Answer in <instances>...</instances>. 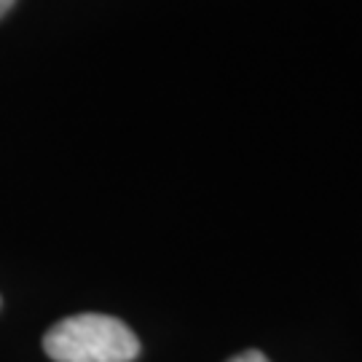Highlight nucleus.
<instances>
[{"instance_id": "obj_2", "label": "nucleus", "mask_w": 362, "mask_h": 362, "mask_svg": "<svg viewBox=\"0 0 362 362\" xmlns=\"http://www.w3.org/2000/svg\"><path fill=\"white\" fill-rule=\"evenodd\" d=\"M228 362H272L263 351H258V349H247V351H242V354H233L231 360Z\"/></svg>"}, {"instance_id": "obj_3", "label": "nucleus", "mask_w": 362, "mask_h": 362, "mask_svg": "<svg viewBox=\"0 0 362 362\" xmlns=\"http://www.w3.org/2000/svg\"><path fill=\"white\" fill-rule=\"evenodd\" d=\"M13 3H16V0H0V19H3V16H6L8 11H11Z\"/></svg>"}, {"instance_id": "obj_1", "label": "nucleus", "mask_w": 362, "mask_h": 362, "mask_svg": "<svg viewBox=\"0 0 362 362\" xmlns=\"http://www.w3.org/2000/svg\"><path fill=\"white\" fill-rule=\"evenodd\" d=\"M43 351L54 362H134L140 338L110 314H73L49 327Z\"/></svg>"}]
</instances>
